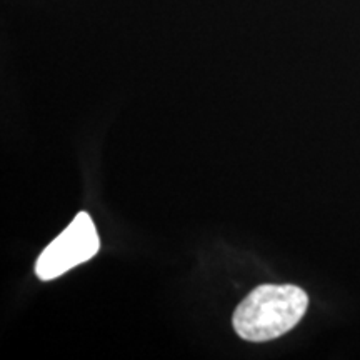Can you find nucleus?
<instances>
[{
    "label": "nucleus",
    "mask_w": 360,
    "mask_h": 360,
    "mask_svg": "<svg viewBox=\"0 0 360 360\" xmlns=\"http://www.w3.org/2000/svg\"><path fill=\"white\" fill-rule=\"evenodd\" d=\"M101 249V238L87 212H79L69 227L45 247L35 264L40 281H53L67 270L87 262Z\"/></svg>",
    "instance_id": "obj_2"
},
{
    "label": "nucleus",
    "mask_w": 360,
    "mask_h": 360,
    "mask_svg": "<svg viewBox=\"0 0 360 360\" xmlns=\"http://www.w3.org/2000/svg\"><path fill=\"white\" fill-rule=\"evenodd\" d=\"M307 307L309 297L300 287L265 283L238 304L232 323L244 340L267 342L292 330L302 321Z\"/></svg>",
    "instance_id": "obj_1"
}]
</instances>
